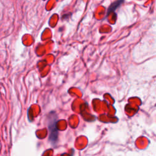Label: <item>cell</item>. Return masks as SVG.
<instances>
[{
	"label": "cell",
	"instance_id": "obj_1",
	"mask_svg": "<svg viewBox=\"0 0 156 156\" xmlns=\"http://www.w3.org/2000/svg\"><path fill=\"white\" fill-rule=\"evenodd\" d=\"M124 0H118V1H115V2L112 3L110 5V7L108 9V13H109L110 12H112L115 11L124 2Z\"/></svg>",
	"mask_w": 156,
	"mask_h": 156
}]
</instances>
